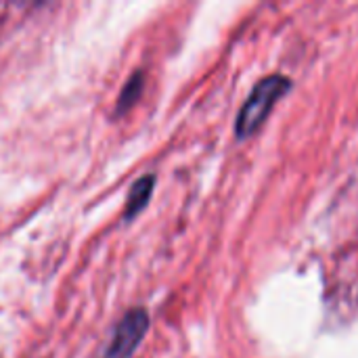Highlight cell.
Segmentation results:
<instances>
[{
	"mask_svg": "<svg viewBox=\"0 0 358 358\" xmlns=\"http://www.w3.org/2000/svg\"><path fill=\"white\" fill-rule=\"evenodd\" d=\"M153 187H155V176L153 174H145L132 185V189H130V193L126 197V210H124L126 220H132L141 210H145V206L151 199Z\"/></svg>",
	"mask_w": 358,
	"mask_h": 358,
	"instance_id": "3",
	"label": "cell"
},
{
	"mask_svg": "<svg viewBox=\"0 0 358 358\" xmlns=\"http://www.w3.org/2000/svg\"><path fill=\"white\" fill-rule=\"evenodd\" d=\"M143 71H136V73H132L130 76V80L126 82V86L122 88V94H120V99H117V113H124V111H128L134 103H136V99L141 96V92H143Z\"/></svg>",
	"mask_w": 358,
	"mask_h": 358,
	"instance_id": "4",
	"label": "cell"
},
{
	"mask_svg": "<svg viewBox=\"0 0 358 358\" xmlns=\"http://www.w3.org/2000/svg\"><path fill=\"white\" fill-rule=\"evenodd\" d=\"M289 90H292V80L283 73H273V76L262 78L239 109V115L235 122L237 138L254 136L264 126V122L268 120L279 99H283Z\"/></svg>",
	"mask_w": 358,
	"mask_h": 358,
	"instance_id": "1",
	"label": "cell"
},
{
	"mask_svg": "<svg viewBox=\"0 0 358 358\" xmlns=\"http://www.w3.org/2000/svg\"><path fill=\"white\" fill-rule=\"evenodd\" d=\"M149 329V315L145 308H132L128 310L117 327L113 329V336L101 358H130L138 344L143 342L145 334Z\"/></svg>",
	"mask_w": 358,
	"mask_h": 358,
	"instance_id": "2",
	"label": "cell"
}]
</instances>
